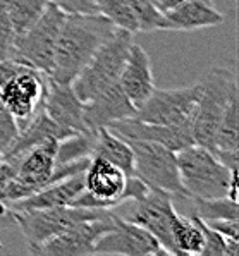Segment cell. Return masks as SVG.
Here are the masks:
<instances>
[{
	"mask_svg": "<svg viewBox=\"0 0 239 256\" xmlns=\"http://www.w3.org/2000/svg\"><path fill=\"white\" fill-rule=\"evenodd\" d=\"M119 30L112 21L98 12L66 14L60 26L50 80L70 84L93 54Z\"/></svg>",
	"mask_w": 239,
	"mask_h": 256,
	"instance_id": "1",
	"label": "cell"
},
{
	"mask_svg": "<svg viewBox=\"0 0 239 256\" xmlns=\"http://www.w3.org/2000/svg\"><path fill=\"white\" fill-rule=\"evenodd\" d=\"M200 82V100L193 116V138L200 146L214 150L224 112L238 92V80L224 68L210 69Z\"/></svg>",
	"mask_w": 239,
	"mask_h": 256,
	"instance_id": "2",
	"label": "cell"
},
{
	"mask_svg": "<svg viewBox=\"0 0 239 256\" xmlns=\"http://www.w3.org/2000/svg\"><path fill=\"white\" fill-rule=\"evenodd\" d=\"M181 184L188 198H222L227 196L230 170L214 152L200 144H191L176 152Z\"/></svg>",
	"mask_w": 239,
	"mask_h": 256,
	"instance_id": "3",
	"label": "cell"
},
{
	"mask_svg": "<svg viewBox=\"0 0 239 256\" xmlns=\"http://www.w3.org/2000/svg\"><path fill=\"white\" fill-rule=\"evenodd\" d=\"M132 34L134 33L119 28L116 34L93 54L88 64L74 78L70 86L81 102L92 100L105 88L119 81L129 48L132 45Z\"/></svg>",
	"mask_w": 239,
	"mask_h": 256,
	"instance_id": "4",
	"label": "cell"
},
{
	"mask_svg": "<svg viewBox=\"0 0 239 256\" xmlns=\"http://www.w3.org/2000/svg\"><path fill=\"white\" fill-rule=\"evenodd\" d=\"M46 74L18 60H0V98L21 131L40 108Z\"/></svg>",
	"mask_w": 239,
	"mask_h": 256,
	"instance_id": "5",
	"label": "cell"
},
{
	"mask_svg": "<svg viewBox=\"0 0 239 256\" xmlns=\"http://www.w3.org/2000/svg\"><path fill=\"white\" fill-rule=\"evenodd\" d=\"M108 208H83V206H52L33 208V210H14L16 226L22 230L30 251L33 253L43 242L60 234L68 227L83 220H95L110 216Z\"/></svg>",
	"mask_w": 239,
	"mask_h": 256,
	"instance_id": "6",
	"label": "cell"
},
{
	"mask_svg": "<svg viewBox=\"0 0 239 256\" xmlns=\"http://www.w3.org/2000/svg\"><path fill=\"white\" fill-rule=\"evenodd\" d=\"M66 14L58 7L48 4L40 18L24 33L16 36L14 55L10 60L40 70L48 76L54 69L56 46Z\"/></svg>",
	"mask_w": 239,
	"mask_h": 256,
	"instance_id": "7",
	"label": "cell"
},
{
	"mask_svg": "<svg viewBox=\"0 0 239 256\" xmlns=\"http://www.w3.org/2000/svg\"><path fill=\"white\" fill-rule=\"evenodd\" d=\"M128 143L131 144L134 155L132 176L143 180L150 189H160L169 194L188 198L179 177L176 152L152 141H128Z\"/></svg>",
	"mask_w": 239,
	"mask_h": 256,
	"instance_id": "8",
	"label": "cell"
},
{
	"mask_svg": "<svg viewBox=\"0 0 239 256\" xmlns=\"http://www.w3.org/2000/svg\"><path fill=\"white\" fill-rule=\"evenodd\" d=\"M84 189L74 198L70 206L108 208L122 204V192L128 176L117 165L100 156H92L84 170Z\"/></svg>",
	"mask_w": 239,
	"mask_h": 256,
	"instance_id": "9",
	"label": "cell"
},
{
	"mask_svg": "<svg viewBox=\"0 0 239 256\" xmlns=\"http://www.w3.org/2000/svg\"><path fill=\"white\" fill-rule=\"evenodd\" d=\"M200 82L178 90H154L138 108L136 119L162 126L193 124V116L200 100Z\"/></svg>",
	"mask_w": 239,
	"mask_h": 256,
	"instance_id": "10",
	"label": "cell"
},
{
	"mask_svg": "<svg viewBox=\"0 0 239 256\" xmlns=\"http://www.w3.org/2000/svg\"><path fill=\"white\" fill-rule=\"evenodd\" d=\"M93 254L156 256L167 254V251L143 227L136 226L128 218L114 215V227L98 238L93 248Z\"/></svg>",
	"mask_w": 239,
	"mask_h": 256,
	"instance_id": "11",
	"label": "cell"
},
{
	"mask_svg": "<svg viewBox=\"0 0 239 256\" xmlns=\"http://www.w3.org/2000/svg\"><path fill=\"white\" fill-rule=\"evenodd\" d=\"M178 215L172 203V194L160 189H150L143 200L136 202V208L128 220L143 227L160 242L167 254H176L172 242V224Z\"/></svg>",
	"mask_w": 239,
	"mask_h": 256,
	"instance_id": "12",
	"label": "cell"
},
{
	"mask_svg": "<svg viewBox=\"0 0 239 256\" xmlns=\"http://www.w3.org/2000/svg\"><path fill=\"white\" fill-rule=\"evenodd\" d=\"M114 215L95 220H83L68 227L60 234L54 236L40 248L33 251L34 254L43 256H76V254H93L95 242L100 236L114 227Z\"/></svg>",
	"mask_w": 239,
	"mask_h": 256,
	"instance_id": "13",
	"label": "cell"
},
{
	"mask_svg": "<svg viewBox=\"0 0 239 256\" xmlns=\"http://www.w3.org/2000/svg\"><path fill=\"white\" fill-rule=\"evenodd\" d=\"M108 129L126 141H152V143L164 144L172 152H179V150L194 144L193 124L162 126L131 117V119L112 122Z\"/></svg>",
	"mask_w": 239,
	"mask_h": 256,
	"instance_id": "14",
	"label": "cell"
},
{
	"mask_svg": "<svg viewBox=\"0 0 239 256\" xmlns=\"http://www.w3.org/2000/svg\"><path fill=\"white\" fill-rule=\"evenodd\" d=\"M40 107L54 122L72 134L90 131L84 124V102L78 98L70 84L57 82L46 76V90Z\"/></svg>",
	"mask_w": 239,
	"mask_h": 256,
	"instance_id": "15",
	"label": "cell"
},
{
	"mask_svg": "<svg viewBox=\"0 0 239 256\" xmlns=\"http://www.w3.org/2000/svg\"><path fill=\"white\" fill-rule=\"evenodd\" d=\"M119 86L136 108H140L150 98L155 90V78L152 70V62L146 50L132 42L129 48L126 64L119 76Z\"/></svg>",
	"mask_w": 239,
	"mask_h": 256,
	"instance_id": "16",
	"label": "cell"
},
{
	"mask_svg": "<svg viewBox=\"0 0 239 256\" xmlns=\"http://www.w3.org/2000/svg\"><path fill=\"white\" fill-rule=\"evenodd\" d=\"M138 108L129 102V98L120 90L119 82L105 88L95 98L84 102V124L95 131L98 128H108L112 122L131 119Z\"/></svg>",
	"mask_w": 239,
	"mask_h": 256,
	"instance_id": "17",
	"label": "cell"
},
{
	"mask_svg": "<svg viewBox=\"0 0 239 256\" xmlns=\"http://www.w3.org/2000/svg\"><path fill=\"white\" fill-rule=\"evenodd\" d=\"M224 16L215 9L212 0H188L164 12L162 31H194L218 26Z\"/></svg>",
	"mask_w": 239,
	"mask_h": 256,
	"instance_id": "18",
	"label": "cell"
},
{
	"mask_svg": "<svg viewBox=\"0 0 239 256\" xmlns=\"http://www.w3.org/2000/svg\"><path fill=\"white\" fill-rule=\"evenodd\" d=\"M84 174V172H83ZM78 174L68 179L57 180L40 191L33 192L28 198L10 204L12 210H33V208H52V206H68L74 202L78 194L84 189V176Z\"/></svg>",
	"mask_w": 239,
	"mask_h": 256,
	"instance_id": "19",
	"label": "cell"
},
{
	"mask_svg": "<svg viewBox=\"0 0 239 256\" xmlns=\"http://www.w3.org/2000/svg\"><path fill=\"white\" fill-rule=\"evenodd\" d=\"M92 156L108 160L110 164L117 165L120 170L126 172V176H132V165H134V155L132 148L126 140L114 134L108 128H98L95 134V148Z\"/></svg>",
	"mask_w": 239,
	"mask_h": 256,
	"instance_id": "20",
	"label": "cell"
},
{
	"mask_svg": "<svg viewBox=\"0 0 239 256\" xmlns=\"http://www.w3.org/2000/svg\"><path fill=\"white\" fill-rule=\"evenodd\" d=\"M172 242L176 254H200L203 250V232L196 215H176L172 224Z\"/></svg>",
	"mask_w": 239,
	"mask_h": 256,
	"instance_id": "21",
	"label": "cell"
},
{
	"mask_svg": "<svg viewBox=\"0 0 239 256\" xmlns=\"http://www.w3.org/2000/svg\"><path fill=\"white\" fill-rule=\"evenodd\" d=\"M46 6H48L46 0H10L7 14L14 26L16 34L24 33L45 12Z\"/></svg>",
	"mask_w": 239,
	"mask_h": 256,
	"instance_id": "22",
	"label": "cell"
},
{
	"mask_svg": "<svg viewBox=\"0 0 239 256\" xmlns=\"http://www.w3.org/2000/svg\"><path fill=\"white\" fill-rule=\"evenodd\" d=\"M93 2L96 6V12L105 16L117 28L138 33V22L129 0H93Z\"/></svg>",
	"mask_w": 239,
	"mask_h": 256,
	"instance_id": "23",
	"label": "cell"
},
{
	"mask_svg": "<svg viewBox=\"0 0 239 256\" xmlns=\"http://www.w3.org/2000/svg\"><path fill=\"white\" fill-rule=\"evenodd\" d=\"M194 202V215L198 218L205 220H224V218H239V208L238 202H232L227 196L222 198H210V200H202V198H191Z\"/></svg>",
	"mask_w": 239,
	"mask_h": 256,
	"instance_id": "24",
	"label": "cell"
},
{
	"mask_svg": "<svg viewBox=\"0 0 239 256\" xmlns=\"http://www.w3.org/2000/svg\"><path fill=\"white\" fill-rule=\"evenodd\" d=\"M200 226L203 232V250L202 256H238L239 241L226 238L224 234L214 230L200 218Z\"/></svg>",
	"mask_w": 239,
	"mask_h": 256,
	"instance_id": "25",
	"label": "cell"
},
{
	"mask_svg": "<svg viewBox=\"0 0 239 256\" xmlns=\"http://www.w3.org/2000/svg\"><path fill=\"white\" fill-rule=\"evenodd\" d=\"M16 31L7 10H0V60H10L14 55Z\"/></svg>",
	"mask_w": 239,
	"mask_h": 256,
	"instance_id": "26",
	"label": "cell"
},
{
	"mask_svg": "<svg viewBox=\"0 0 239 256\" xmlns=\"http://www.w3.org/2000/svg\"><path fill=\"white\" fill-rule=\"evenodd\" d=\"M19 132L18 122L14 116L9 112V108L4 105L2 98H0V152H6L10 146V143L16 140Z\"/></svg>",
	"mask_w": 239,
	"mask_h": 256,
	"instance_id": "27",
	"label": "cell"
},
{
	"mask_svg": "<svg viewBox=\"0 0 239 256\" xmlns=\"http://www.w3.org/2000/svg\"><path fill=\"white\" fill-rule=\"evenodd\" d=\"M58 7L64 14H95L96 6L93 0H46Z\"/></svg>",
	"mask_w": 239,
	"mask_h": 256,
	"instance_id": "28",
	"label": "cell"
},
{
	"mask_svg": "<svg viewBox=\"0 0 239 256\" xmlns=\"http://www.w3.org/2000/svg\"><path fill=\"white\" fill-rule=\"evenodd\" d=\"M205 222V220H203ZM206 226L212 227L214 230L224 234L226 238L236 239L239 241V220L238 218H224V220H208L205 222Z\"/></svg>",
	"mask_w": 239,
	"mask_h": 256,
	"instance_id": "29",
	"label": "cell"
},
{
	"mask_svg": "<svg viewBox=\"0 0 239 256\" xmlns=\"http://www.w3.org/2000/svg\"><path fill=\"white\" fill-rule=\"evenodd\" d=\"M227 198L238 202V168L230 170V180H229V189H227Z\"/></svg>",
	"mask_w": 239,
	"mask_h": 256,
	"instance_id": "30",
	"label": "cell"
},
{
	"mask_svg": "<svg viewBox=\"0 0 239 256\" xmlns=\"http://www.w3.org/2000/svg\"><path fill=\"white\" fill-rule=\"evenodd\" d=\"M182 2H188V0H156V6H158V9L162 10V12H166V10L181 6Z\"/></svg>",
	"mask_w": 239,
	"mask_h": 256,
	"instance_id": "31",
	"label": "cell"
},
{
	"mask_svg": "<svg viewBox=\"0 0 239 256\" xmlns=\"http://www.w3.org/2000/svg\"><path fill=\"white\" fill-rule=\"evenodd\" d=\"M9 4H10V0H0V10H7Z\"/></svg>",
	"mask_w": 239,
	"mask_h": 256,
	"instance_id": "32",
	"label": "cell"
},
{
	"mask_svg": "<svg viewBox=\"0 0 239 256\" xmlns=\"http://www.w3.org/2000/svg\"><path fill=\"white\" fill-rule=\"evenodd\" d=\"M0 160H2V152H0Z\"/></svg>",
	"mask_w": 239,
	"mask_h": 256,
	"instance_id": "33",
	"label": "cell"
}]
</instances>
